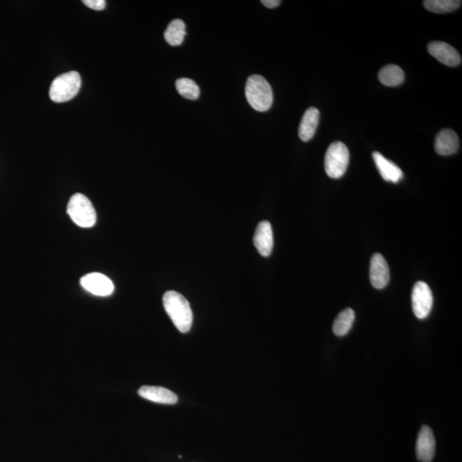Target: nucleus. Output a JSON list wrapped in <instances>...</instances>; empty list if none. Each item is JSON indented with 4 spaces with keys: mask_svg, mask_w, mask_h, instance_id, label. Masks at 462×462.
Masks as SVG:
<instances>
[{
    "mask_svg": "<svg viewBox=\"0 0 462 462\" xmlns=\"http://www.w3.org/2000/svg\"><path fill=\"white\" fill-rule=\"evenodd\" d=\"M83 289L97 296H109L114 292V285L110 278L101 273H89L80 280Z\"/></svg>",
    "mask_w": 462,
    "mask_h": 462,
    "instance_id": "obj_7",
    "label": "nucleus"
},
{
    "mask_svg": "<svg viewBox=\"0 0 462 462\" xmlns=\"http://www.w3.org/2000/svg\"><path fill=\"white\" fill-rule=\"evenodd\" d=\"M349 164L348 147L341 142L332 143L325 157V170L327 176L334 179L342 177L348 169Z\"/></svg>",
    "mask_w": 462,
    "mask_h": 462,
    "instance_id": "obj_5",
    "label": "nucleus"
},
{
    "mask_svg": "<svg viewBox=\"0 0 462 462\" xmlns=\"http://www.w3.org/2000/svg\"><path fill=\"white\" fill-rule=\"evenodd\" d=\"M460 140L457 134L453 130L444 129L437 135L435 150L442 156H449L455 154L459 150Z\"/></svg>",
    "mask_w": 462,
    "mask_h": 462,
    "instance_id": "obj_13",
    "label": "nucleus"
},
{
    "mask_svg": "<svg viewBox=\"0 0 462 462\" xmlns=\"http://www.w3.org/2000/svg\"><path fill=\"white\" fill-rule=\"evenodd\" d=\"M261 2L266 7L269 8V9H273V8L277 7L281 4V1H280V0H262V1Z\"/></svg>",
    "mask_w": 462,
    "mask_h": 462,
    "instance_id": "obj_22",
    "label": "nucleus"
},
{
    "mask_svg": "<svg viewBox=\"0 0 462 462\" xmlns=\"http://www.w3.org/2000/svg\"><path fill=\"white\" fill-rule=\"evenodd\" d=\"M354 320H356V313L351 308H346L342 311L333 324V332L337 337H344L351 330Z\"/></svg>",
    "mask_w": 462,
    "mask_h": 462,
    "instance_id": "obj_18",
    "label": "nucleus"
},
{
    "mask_svg": "<svg viewBox=\"0 0 462 462\" xmlns=\"http://www.w3.org/2000/svg\"><path fill=\"white\" fill-rule=\"evenodd\" d=\"M165 39L171 46L182 45L186 37L185 23L181 19H175L169 23L165 31Z\"/></svg>",
    "mask_w": 462,
    "mask_h": 462,
    "instance_id": "obj_17",
    "label": "nucleus"
},
{
    "mask_svg": "<svg viewBox=\"0 0 462 462\" xmlns=\"http://www.w3.org/2000/svg\"><path fill=\"white\" fill-rule=\"evenodd\" d=\"M423 4L426 10L437 14L452 13L461 6L459 0H425Z\"/></svg>",
    "mask_w": 462,
    "mask_h": 462,
    "instance_id": "obj_19",
    "label": "nucleus"
},
{
    "mask_svg": "<svg viewBox=\"0 0 462 462\" xmlns=\"http://www.w3.org/2000/svg\"><path fill=\"white\" fill-rule=\"evenodd\" d=\"M82 3L90 9L95 11H102L106 6L105 0H85Z\"/></svg>",
    "mask_w": 462,
    "mask_h": 462,
    "instance_id": "obj_21",
    "label": "nucleus"
},
{
    "mask_svg": "<svg viewBox=\"0 0 462 462\" xmlns=\"http://www.w3.org/2000/svg\"><path fill=\"white\" fill-rule=\"evenodd\" d=\"M176 89L183 98L195 101L200 97V87L189 78H179L176 82Z\"/></svg>",
    "mask_w": 462,
    "mask_h": 462,
    "instance_id": "obj_20",
    "label": "nucleus"
},
{
    "mask_svg": "<svg viewBox=\"0 0 462 462\" xmlns=\"http://www.w3.org/2000/svg\"><path fill=\"white\" fill-rule=\"evenodd\" d=\"M81 85V75L77 71H70L54 79L50 87L49 96L56 103L69 101L77 96Z\"/></svg>",
    "mask_w": 462,
    "mask_h": 462,
    "instance_id": "obj_4",
    "label": "nucleus"
},
{
    "mask_svg": "<svg viewBox=\"0 0 462 462\" xmlns=\"http://www.w3.org/2000/svg\"><path fill=\"white\" fill-rule=\"evenodd\" d=\"M245 94L250 106L260 113L268 111L273 106L272 87L266 79L260 75H253L249 77L245 87Z\"/></svg>",
    "mask_w": 462,
    "mask_h": 462,
    "instance_id": "obj_2",
    "label": "nucleus"
},
{
    "mask_svg": "<svg viewBox=\"0 0 462 462\" xmlns=\"http://www.w3.org/2000/svg\"><path fill=\"white\" fill-rule=\"evenodd\" d=\"M273 232L272 225L268 221H262L258 225L254 237V244L263 257H268L273 249Z\"/></svg>",
    "mask_w": 462,
    "mask_h": 462,
    "instance_id": "obj_11",
    "label": "nucleus"
},
{
    "mask_svg": "<svg viewBox=\"0 0 462 462\" xmlns=\"http://www.w3.org/2000/svg\"><path fill=\"white\" fill-rule=\"evenodd\" d=\"M436 440L432 430L427 425L422 426L416 443V455L422 462H432L435 455Z\"/></svg>",
    "mask_w": 462,
    "mask_h": 462,
    "instance_id": "obj_9",
    "label": "nucleus"
},
{
    "mask_svg": "<svg viewBox=\"0 0 462 462\" xmlns=\"http://www.w3.org/2000/svg\"><path fill=\"white\" fill-rule=\"evenodd\" d=\"M428 53L444 65L456 67L461 63V57L455 47L448 43L434 42L427 46Z\"/></svg>",
    "mask_w": 462,
    "mask_h": 462,
    "instance_id": "obj_8",
    "label": "nucleus"
},
{
    "mask_svg": "<svg viewBox=\"0 0 462 462\" xmlns=\"http://www.w3.org/2000/svg\"><path fill=\"white\" fill-rule=\"evenodd\" d=\"M163 305L179 332H189L193 324V313L189 302L178 292H167L163 296Z\"/></svg>",
    "mask_w": 462,
    "mask_h": 462,
    "instance_id": "obj_1",
    "label": "nucleus"
},
{
    "mask_svg": "<svg viewBox=\"0 0 462 462\" xmlns=\"http://www.w3.org/2000/svg\"><path fill=\"white\" fill-rule=\"evenodd\" d=\"M373 158L381 177L386 182L397 183L404 177V173H402L399 167L384 157V155L378 152H374L373 154Z\"/></svg>",
    "mask_w": 462,
    "mask_h": 462,
    "instance_id": "obj_14",
    "label": "nucleus"
},
{
    "mask_svg": "<svg viewBox=\"0 0 462 462\" xmlns=\"http://www.w3.org/2000/svg\"><path fill=\"white\" fill-rule=\"evenodd\" d=\"M378 80L386 87L400 86L405 80L404 71L396 65H388L378 73Z\"/></svg>",
    "mask_w": 462,
    "mask_h": 462,
    "instance_id": "obj_16",
    "label": "nucleus"
},
{
    "mask_svg": "<svg viewBox=\"0 0 462 462\" xmlns=\"http://www.w3.org/2000/svg\"><path fill=\"white\" fill-rule=\"evenodd\" d=\"M67 213L75 225L82 228H91L96 223L97 215L89 199L82 194H75L70 197Z\"/></svg>",
    "mask_w": 462,
    "mask_h": 462,
    "instance_id": "obj_3",
    "label": "nucleus"
},
{
    "mask_svg": "<svg viewBox=\"0 0 462 462\" xmlns=\"http://www.w3.org/2000/svg\"><path fill=\"white\" fill-rule=\"evenodd\" d=\"M433 296L431 289L425 282H417L412 292V306L414 316L420 320L429 316L432 309Z\"/></svg>",
    "mask_w": 462,
    "mask_h": 462,
    "instance_id": "obj_6",
    "label": "nucleus"
},
{
    "mask_svg": "<svg viewBox=\"0 0 462 462\" xmlns=\"http://www.w3.org/2000/svg\"><path fill=\"white\" fill-rule=\"evenodd\" d=\"M139 396L156 404L173 405L178 401V397L171 390L161 386H142L138 390Z\"/></svg>",
    "mask_w": 462,
    "mask_h": 462,
    "instance_id": "obj_12",
    "label": "nucleus"
},
{
    "mask_svg": "<svg viewBox=\"0 0 462 462\" xmlns=\"http://www.w3.org/2000/svg\"><path fill=\"white\" fill-rule=\"evenodd\" d=\"M370 280L374 288H385L389 282V268L381 254H373L370 263Z\"/></svg>",
    "mask_w": 462,
    "mask_h": 462,
    "instance_id": "obj_10",
    "label": "nucleus"
},
{
    "mask_svg": "<svg viewBox=\"0 0 462 462\" xmlns=\"http://www.w3.org/2000/svg\"><path fill=\"white\" fill-rule=\"evenodd\" d=\"M320 113L316 107H310L305 111L299 127V137L302 142H308L316 133Z\"/></svg>",
    "mask_w": 462,
    "mask_h": 462,
    "instance_id": "obj_15",
    "label": "nucleus"
}]
</instances>
